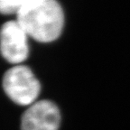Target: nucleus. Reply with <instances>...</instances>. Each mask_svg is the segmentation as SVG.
Listing matches in <instances>:
<instances>
[{"instance_id":"f257e3e1","label":"nucleus","mask_w":130,"mask_h":130,"mask_svg":"<svg viewBox=\"0 0 130 130\" xmlns=\"http://www.w3.org/2000/svg\"><path fill=\"white\" fill-rule=\"evenodd\" d=\"M16 21L34 40L51 43L62 32L64 13L55 0H25L16 14Z\"/></svg>"},{"instance_id":"f03ea898","label":"nucleus","mask_w":130,"mask_h":130,"mask_svg":"<svg viewBox=\"0 0 130 130\" xmlns=\"http://www.w3.org/2000/svg\"><path fill=\"white\" fill-rule=\"evenodd\" d=\"M3 89L13 102L20 106H31L39 97L41 84L30 68L20 64L5 72Z\"/></svg>"},{"instance_id":"7ed1b4c3","label":"nucleus","mask_w":130,"mask_h":130,"mask_svg":"<svg viewBox=\"0 0 130 130\" xmlns=\"http://www.w3.org/2000/svg\"><path fill=\"white\" fill-rule=\"evenodd\" d=\"M0 53L6 61L15 65L28 57V35L16 20L7 21L0 29Z\"/></svg>"},{"instance_id":"20e7f679","label":"nucleus","mask_w":130,"mask_h":130,"mask_svg":"<svg viewBox=\"0 0 130 130\" xmlns=\"http://www.w3.org/2000/svg\"><path fill=\"white\" fill-rule=\"evenodd\" d=\"M61 112L54 102L35 101L21 118V130H59Z\"/></svg>"},{"instance_id":"39448f33","label":"nucleus","mask_w":130,"mask_h":130,"mask_svg":"<svg viewBox=\"0 0 130 130\" xmlns=\"http://www.w3.org/2000/svg\"><path fill=\"white\" fill-rule=\"evenodd\" d=\"M25 0H0V14H17Z\"/></svg>"}]
</instances>
